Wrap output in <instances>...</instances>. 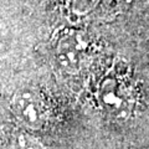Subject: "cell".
<instances>
[{
	"instance_id": "obj_3",
	"label": "cell",
	"mask_w": 149,
	"mask_h": 149,
	"mask_svg": "<svg viewBox=\"0 0 149 149\" xmlns=\"http://www.w3.org/2000/svg\"><path fill=\"white\" fill-rule=\"evenodd\" d=\"M60 50H61L60 51V56H61V58L65 60V66L77 65V62L81 60L82 47L76 41H74V42L66 44L65 46H61Z\"/></svg>"
},
{
	"instance_id": "obj_1",
	"label": "cell",
	"mask_w": 149,
	"mask_h": 149,
	"mask_svg": "<svg viewBox=\"0 0 149 149\" xmlns=\"http://www.w3.org/2000/svg\"><path fill=\"white\" fill-rule=\"evenodd\" d=\"M10 108L15 118L30 129L42 128L47 119L45 101L37 91L21 88L13 96Z\"/></svg>"
},
{
	"instance_id": "obj_2",
	"label": "cell",
	"mask_w": 149,
	"mask_h": 149,
	"mask_svg": "<svg viewBox=\"0 0 149 149\" xmlns=\"http://www.w3.org/2000/svg\"><path fill=\"white\" fill-rule=\"evenodd\" d=\"M9 149H41V146L30 134L19 132L13 136Z\"/></svg>"
}]
</instances>
